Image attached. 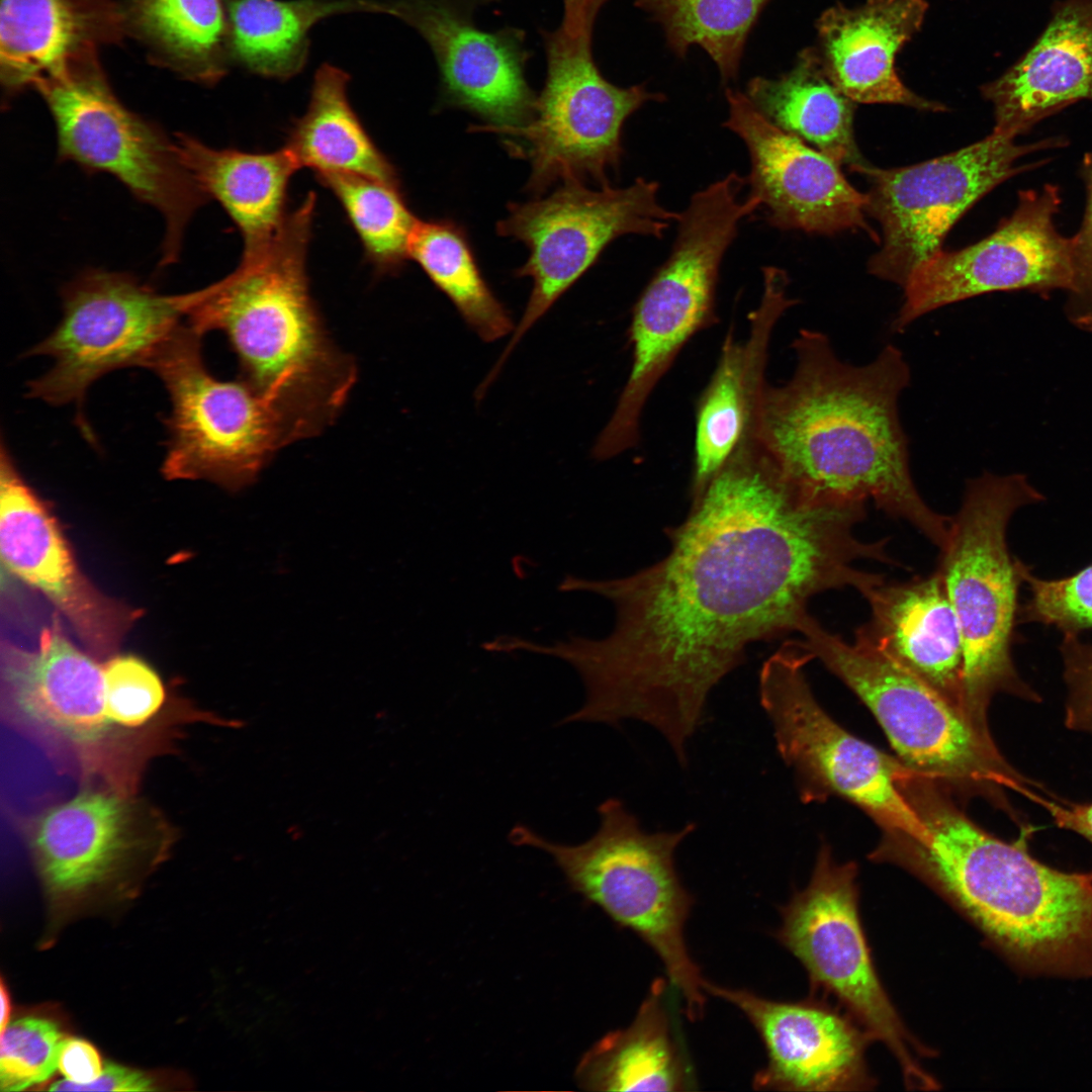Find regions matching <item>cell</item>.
<instances>
[{
    "instance_id": "cell-1",
    "label": "cell",
    "mask_w": 1092,
    "mask_h": 1092,
    "mask_svg": "<svg viewBox=\"0 0 1092 1092\" xmlns=\"http://www.w3.org/2000/svg\"><path fill=\"white\" fill-rule=\"evenodd\" d=\"M864 502L813 499L794 486L751 438L668 528V553L630 575L585 582L613 602L615 627L574 648L586 699L582 722L636 720L655 729L681 766L712 690L753 642L801 634L815 595L882 575L858 560L890 564L887 539L854 527Z\"/></svg>"
},
{
    "instance_id": "cell-2",
    "label": "cell",
    "mask_w": 1092,
    "mask_h": 1092,
    "mask_svg": "<svg viewBox=\"0 0 1092 1092\" xmlns=\"http://www.w3.org/2000/svg\"><path fill=\"white\" fill-rule=\"evenodd\" d=\"M796 365L781 385L767 382L749 433L785 477L807 496L872 499L942 549L950 518L933 511L912 479L899 399L911 374L903 353L885 346L864 365L842 361L822 332L802 329Z\"/></svg>"
},
{
    "instance_id": "cell-3",
    "label": "cell",
    "mask_w": 1092,
    "mask_h": 1092,
    "mask_svg": "<svg viewBox=\"0 0 1092 1092\" xmlns=\"http://www.w3.org/2000/svg\"><path fill=\"white\" fill-rule=\"evenodd\" d=\"M905 797L926 838L886 834L875 848L928 885L1011 963L1027 971L1092 976V877L1051 868L1029 852L1031 831L1007 842L987 832L952 794L915 778Z\"/></svg>"
},
{
    "instance_id": "cell-4",
    "label": "cell",
    "mask_w": 1092,
    "mask_h": 1092,
    "mask_svg": "<svg viewBox=\"0 0 1092 1092\" xmlns=\"http://www.w3.org/2000/svg\"><path fill=\"white\" fill-rule=\"evenodd\" d=\"M316 196L309 192L276 235L243 252L238 267L205 287L187 323L222 333L239 378L289 423L298 441L338 419L357 381L352 356L332 340L309 288L307 254Z\"/></svg>"
},
{
    "instance_id": "cell-5",
    "label": "cell",
    "mask_w": 1092,
    "mask_h": 1092,
    "mask_svg": "<svg viewBox=\"0 0 1092 1092\" xmlns=\"http://www.w3.org/2000/svg\"><path fill=\"white\" fill-rule=\"evenodd\" d=\"M1043 500L1042 492L1021 473L986 471L971 478L940 550L936 571L963 640L965 708L973 723L985 731H989L988 707L997 694L1039 701L1013 660L1026 563L1011 554L1007 530L1018 510Z\"/></svg>"
},
{
    "instance_id": "cell-6",
    "label": "cell",
    "mask_w": 1092,
    "mask_h": 1092,
    "mask_svg": "<svg viewBox=\"0 0 1092 1092\" xmlns=\"http://www.w3.org/2000/svg\"><path fill=\"white\" fill-rule=\"evenodd\" d=\"M598 812L600 826L582 843H557L525 825L511 830L510 841L552 856L572 890L644 940L681 996L688 1018L701 1019L706 980L685 939L694 898L682 885L674 861L677 847L696 825L648 832L617 798L604 801Z\"/></svg>"
},
{
    "instance_id": "cell-7",
    "label": "cell",
    "mask_w": 1092,
    "mask_h": 1092,
    "mask_svg": "<svg viewBox=\"0 0 1092 1092\" xmlns=\"http://www.w3.org/2000/svg\"><path fill=\"white\" fill-rule=\"evenodd\" d=\"M803 646L870 709L898 759L952 795L982 797L1012 812L1006 791L1037 789L1002 756L990 732L978 728L935 690L867 641L851 643L814 617Z\"/></svg>"
},
{
    "instance_id": "cell-8",
    "label": "cell",
    "mask_w": 1092,
    "mask_h": 1092,
    "mask_svg": "<svg viewBox=\"0 0 1092 1092\" xmlns=\"http://www.w3.org/2000/svg\"><path fill=\"white\" fill-rule=\"evenodd\" d=\"M751 204L725 182L696 192L678 213L671 252L634 305L629 329L632 366L593 455L610 459L633 448L643 408L685 345L716 322L720 265Z\"/></svg>"
},
{
    "instance_id": "cell-9",
    "label": "cell",
    "mask_w": 1092,
    "mask_h": 1092,
    "mask_svg": "<svg viewBox=\"0 0 1092 1092\" xmlns=\"http://www.w3.org/2000/svg\"><path fill=\"white\" fill-rule=\"evenodd\" d=\"M9 717L81 777L134 793L146 763L166 745L160 737L120 729L110 718L103 664L76 647L58 619L38 645L2 648Z\"/></svg>"
},
{
    "instance_id": "cell-10",
    "label": "cell",
    "mask_w": 1092,
    "mask_h": 1092,
    "mask_svg": "<svg viewBox=\"0 0 1092 1092\" xmlns=\"http://www.w3.org/2000/svg\"><path fill=\"white\" fill-rule=\"evenodd\" d=\"M857 866L819 849L808 885L781 907L777 939L808 973L811 995L832 996L897 1061L909 1090L940 1083L921 1061L937 1055L904 1024L878 975L859 914Z\"/></svg>"
},
{
    "instance_id": "cell-11",
    "label": "cell",
    "mask_w": 1092,
    "mask_h": 1092,
    "mask_svg": "<svg viewBox=\"0 0 1092 1092\" xmlns=\"http://www.w3.org/2000/svg\"><path fill=\"white\" fill-rule=\"evenodd\" d=\"M202 337L184 321L143 364L163 382L171 403L162 474L237 491L298 440L287 420L247 383L208 371Z\"/></svg>"
},
{
    "instance_id": "cell-12",
    "label": "cell",
    "mask_w": 1092,
    "mask_h": 1092,
    "mask_svg": "<svg viewBox=\"0 0 1092 1092\" xmlns=\"http://www.w3.org/2000/svg\"><path fill=\"white\" fill-rule=\"evenodd\" d=\"M57 130L59 157L119 180L165 222L162 264L179 257L186 226L209 198L183 165L175 140L127 109L97 63L40 81Z\"/></svg>"
},
{
    "instance_id": "cell-13",
    "label": "cell",
    "mask_w": 1092,
    "mask_h": 1092,
    "mask_svg": "<svg viewBox=\"0 0 1092 1092\" xmlns=\"http://www.w3.org/2000/svg\"><path fill=\"white\" fill-rule=\"evenodd\" d=\"M813 655L788 641L762 664L758 691L778 752L805 803L841 797L882 828L916 839L926 830L898 787L902 762L837 724L816 700L804 668Z\"/></svg>"
},
{
    "instance_id": "cell-14",
    "label": "cell",
    "mask_w": 1092,
    "mask_h": 1092,
    "mask_svg": "<svg viewBox=\"0 0 1092 1092\" xmlns=\"http://www.w3.org/2000/svg\"><path fill=\"white\" fill-rule=\"evenodd\" d=\"M594 25L544 32L547 77L530 121L520 126H471L510 136L506 145L532 167L528 188L541 192L557 180L590 177L603 185L623 155L625 120L661 94L643 85L621 88L606 80L592 54Z\"/></svg>"
},
{
    "instance_id": "cell-15",
    "label": "cell",
    "mask_w": 1092,
    "mask_h": 1092,
    "mask_svg": "<svg viewBox=\"0 0 1092 1092\" xmlns=\"http://www.w3.org/2000/svg\"><path fill=\"white\" fill-rule=\"evenodd\" d=\"M1063 138L1018 145L992 131L956 152L919 164L882 169L868 162L849 168L870 185L866 212L882 229V246L869 272L902 288L912 273L941 251L945 236L978 200L1007 179L1043 161L1019 165L1034 152L1061 148Z\"/></svg>"
},
{
    "instance_id": "cell-16",
    "label": "cell",
    "mask_w": 1092,
    "mask_h": 1092,
    "mask_svg": "<svg viewBox=\"0 0 1092 1092\" xmlns=\"http://www.w3.org/2000/svg\"><path fill=\"white\" fill-rule=\"evenodd\" d=\"M204 291L163 294L126 273L87 270L66 285L56 329L26 353L53 360L48 372L29 382L28 395L80 410L101 376L143 366Z\"/></svg>"
},
{
    "instance_id": "cell-17",
    "label": "cell",
    "mask_w": 1092,
    "mask_h": 1092,
    "mask_svg": "<svg viewBox=\"0 0 1092 1092\" xmlns=\"http://www.w3.org/2000/svg\"><path fill=\"white\" fill-rule=\"evenodd\" d=\"M659 185L637 178L624 188L609 184L588 189L568 180L552 194L513 203L496 230L529 248L528 261L517 270L533 288L525 311L504 352L483 380L488 387L516 345L553 303L598 260L604 249L624 235L661 238L678 213L659 201Z\"/></svg>"
},
{
    "instance_id": "cell-18",
    "label": "cell",
    "mask_w": 1092,
    "mask_h": 1092,
    "mask_svg": "<svg viewBox=\"0 0 1092 1092\" xmlns=\"http://www.w3.org/2000/svg\"><path fill=\"white\" fill-rule=\"evenodd\" d=\"M1061 202L1056 185L1020 191L1015 209L992 234L958 251L941 250L921 264L903 287L892 330L902 332L935 309L985 293L1070 291L1072 240L1055 224Z\"/></svg>"
},
{
    "instance_id": "cell-19",
    "label": "cell",
    "mask_w": 1092,
    "mask_h": 1092,
    "mask_svg": "<svg viewBox=\"0 0 1092 1092\" xmlns=\"http://www.w3.org/2000/svg\"><path fill=\"white\" fill-rule=\"evenodd\" d=\"M0 551L15 577L41 593L94 656H107L142 616L99 590L81 570L49 505L18 471L4 442L0 457Z\"/></svg>"
},
{
    "instance_id": "cell-20",
    "label": "cell",
    "mask_w": 1092,
    "mask_h": 1092,
    "mask_svg": "<svg viewBox=\"0 0 1092 1092\" xmlns=\"http://www.w3.org/2000/svg\"><path fill=\"white\" fill-rule=\"evenodd\" d=\"M726 99L724 125L746 146L745 181L770 225L818 235L863 231L879 241L866 220L867 194L850 185L839 165L775 125L746 94L728 88Z\"/></svg>"
},
{
    "instance_id": "cell-21",
    "label": "cell",
    "mask_w": 1092,
    "mask_h": 1092,
    "mask_svg": "<svg viewBox=\"0 0 1092 1092\" xmlns=\"http://www.w3.org/2000/svg\"><path fill=\"white\" fill-rule=\"evenodd\" d=\"M173 835L147 803L102 786L50 806L27 826V841L46 883L70 895L109 881L136 857L160 856Z\"/></svg>"
},
{
    "instance_id": "cell-22",
    "label": "cell",
    "mask_w": 1092,
    "mask_h": 1092,
    "mask_svg": "<svg viewBox=\"0 0 1092 1092\" xmlns=\"http://www.w3.org/2000/svg\"><path fill=\"white\" fill-rule=\"evenodd\" d=\"M705 990L736 1006L761 1037L767 1063L755 1074L754 1089L870 1091L877 1085L866 1058L872 1039L824 998L775 1001L708 981Z\"/></svg>"
},
{
    "instance_id": "cell-23",
    "label": "cell",
    "mask_w": 1092,
    "mask_h": 1092,
    "mask_svg": "<svg viewBox=\"0 0 1092 1092\" xmlns=\"http://www.w3.org/2000/svg\"><path fill=\"white\" fill-rule=\"evenodd\" d=\"M390 14L414 26L432 49L447 103L475 113L494 127L531 120L537 97L525 78L529 54L524 33L478 29L447 4L413 1L390 6Z\"/></svg>"
},
{
    "instance_id": "cell-24",
    "label": "cell",
    "mask_w": 1092,
    "mask_h": 1092,
    "mask_svg": "<svg viewBox=\"0 0 1092 1092\" xmlns=\"http://www.w3.org/2000/svg\"><path fill=\"white\" fill-rule=\"evenodd\" d=\"M994 132L1016 138L1082 100L1092 102V0H1061L1033 44L982 87Z\"/></svg>"
},
{
    "instance_id": "cell-25",
    "label": "cell",
    "mask_w": 1092,
    "mask_h": 1092,
    "mask_svg": "<svg viewBox=\"0 0 1092 1092\" xmlns=\"http://www.w3.org/2000/svg\"><path fill=\"white\" fill-rule=\"evenodd\" d=\"M788 276L777 267L763 269V292L749 315V333L738 341L727 333L712 378L696 410L694 474L691 493L704 487L749 433L756 398L765 384L772 331L797 301L787 292Z\"/></svg>"
},
{
    "instance_id": "cell-26",
    "label": "cell",
    "mask_w": 1092,
    "mask_h": 1092,
    "mask_svg": "<svg viewBox=\"0 0 1092 1092\" xmlns=\"http://www.w3.org/2000/svg\"><path fill=\"white\" fill-rule=\"evenodd\" d=\"M861 596L870 605L871 617L855 631V637L875 646L969 717L964 702L962 634L941 575L935 571L903 582L884 579Z\"/></svg>"
},
{
    "instance_id": "cell-27",
    "label": "cell",
    "mask_w": 1092,
    "mask_h": 1092,
    "mask_svg": "<svg viewBox=\"0 0 1092 1092\" xmlns=\"http://www.w3.org/2000/svg\"><path fill=\"white\" fill-rule=\"evenodd\" d=\"M126 31L114 0H0V73L8 93L98 62Z\"/></svg>"
},
{
    "instance_id": "cell-28",
    "label": "cell",
    "mask_w": 1092,
    "mask_h": 1092,
    "mask_svg": "<svg viewBox=\"0 0 1092 1092\" xmlns=\"http://www.w3.org/2000/svg\"><path fill=\"white\" fill-rule=\"evenodd\" d=\"M924 0H869L855 8L834 6L817 22L824 68L836 87L853 102L894 103L920 110L944 111L907 88L895 70V57L919 30Z\"/></svg>"
},
{
    "instance_id": "cell-29",
    "label": "cell",
    "mask_w": 1092,
    "mask_h": 1092,
    "mask_svg": "<svg viewBox=\"0 0 1092 1092\" xmlns=\"http://www.w3.org/2000/svg\"><path fill=\"white\" fill-rule=\"evenodd\" d=\"M175 144L200 189L235 222L244 251L257 249L276 235L289 212L290 180L300 169L285 146L266 153L217 150L186 133H178Z\"/></svg>"
},
{
    "instance_id": "cell-30",
    "label": "cell",
    "mask_w": 1092,
    "mask_h": 1092,
    "mask_svg": "<svg viewBox=\"0 0 1092 1092\" xmlns=\"http://www.w3.org/2000/svg\"><path fill=\"white\" fill-rule=\"evenodd\" d=\"M665 981H653L632 1023L595 1043L576 1069L592 1091H685L690 1077L671 1034L664 1003Z\"/></svg>"
},
{
    "instance_id": "cell-31",
    "label": "cell",
    "mask_w": 1092,
    "mask_h": 1092,
    "mask_svg": "<svg viewBox=\"0 0 1092 1092\" xmlns=\"http://www.w3.org/2000/svg\"><path fill=\"white\" fill-rule=\"evenodd\" d=\"M747 97L775 125L849 168L867 163L853 134L854 103L829 78L818 52L804 50L776 79L755 77Z\"/></svg>"
},
{
    "instance_id": "cell-32",
    "label": "cell",
    "mask_w": 1092,
    "mask_h": 1092,
    "mask_svg": "<svg viewBox=\"0 0 1092 1092\" xmlns=\"http://www.w3.org/2000/svg\"><path fill=\"white\" fill-rule=\"evenodd\" d=\"M347 85L345 72L324 65L315 74L307 110L292 125L285 147L300 169L316 176L350 174L400 183L395 167L352 108Z\"/></svg>"
},
{
    "instance_id": "cell-33",
    "label": "cell",
    "mask_w": 1092,
    "mask_h": 1092,
    "mask_svg": "<svg viewBox=\"0 0 1092 1092\" xmlns=\"http://www.w3.org/2000/svg\"><path fill=\"white\" fill-rule=\"evenodd\" d=\"M386 7L369 2L320 0H232L230 41L234 55L249 70L285 79L298 73L307 56V34L318 20L344 11Z\"/></svg>"
},
{
    "instance_id": "cell-34",
    "label": "cell",
    "mask_w": 1092,
    "mask_h": 1092,
    "mask_svg": "<svg viewBox=\"0 0 1092 1092\" xmlns=\"http://www.w3.org/2000/svg\"><path fill=\"white\" fill-rule=\"evenodd\" d=\"M126 29L162 64L202 83L223 74L225 17L220 0H130Z\"/></svg>"
},
{
    "instance_id": "cell-35",
    "label": "cell",
    "mask_w": 1092,
    "mask_h": 1092,
    "mask_svg": "<svg viewBox=\"0 0 1092 1092\" xmlns=\"http://www.w3.org/2000/svg\"><path fill=\"white\" fill-rule=\"evenodd\" d=\"M408 255L481 340L494 342L514 332L508 310L483 279L466 234L455 222L419 219Z\"/></svg>"
},
{
    "instance_id": "cell-36",
    "label": "cell",
    "mask_w": 1092,
    "mask_h": 1092,
    "mask_svg": "<svg viewBox=\"0 0 1092 1092\" xmlns=\"http://www.w3.org/2000/svg\"><path fill=\"white\" fill-rule=\"evenodd\" d=\"M316 178L339 201L375 272H398L410 258V242L419 221L404 199L400 183L350 174Z\"/></svg>"
},
{
    "instance_id": "cell-37",
    "label": "cell",
    "mask_w": 1092,
    "mask_h": 1092,
    "mask_svg": "<svg viewBox=\"0 0 1092 1092\" xmlns=\"http://www.w3.org/2000/svg\"><path fill=\"white\" fill-rule=\"evenodd\" d=\"M768 0H636L663 27L680 57L698 44L717 65L724 81L738 73L747 34Z\"/></svg>"
},
{
    "instance_id": "cell-38",
    "label": "cell",
    "mask_w": 1092,
    "mask_h": 1092,
    "mask_svg": "<svg viewBox=\"0 0 1092 1092\" xmlns=\"http://www.w3.org/2000/svg\"><path fill=\"white\" fill-rule=\"evenodd\" d=\"M107 708L122 730L168 739L174 722L170 700L157 671L142 658L113 655L103 663Z\"/></svg>"
},
{
    "instance_id": "cell-39",
    "label": "cell",
    "mask_w": 1092,
    "mask_h": 1092,
    "mask_svg": "<svg viewBox=\"0 0 1092 1092\" xmlns=\"http://www.w3.org/2000/svg\"><path fill=\"white\" fill-rule=\"evenodd\" d=\"M1027 599L1020 604L1018 624L1054 627L1062 636L1092 630V563L1060 578H1042L1025 565Z\"/></svg>"
},
{
    "instance_id": "cell-40",
    "label": "cell",
    "mask_w": 1092,
    "mask_h": 1092,
    "mask_svg": "<svg viewBox=\"0 0 1092 1092\" xmlns=\"http://www.w3.org/2000/svg\"><path fill=\"white\" fill-rule=\"evenodd\" d=\"M64 1037L58 1025L23 1017L1 1031L0 1089L21 1091L49 1080L58 1069Z\"/></svg>"
},
{
    "instance_id": "cell-41",
    "label": "cell",
    "mask_w": 1092,
    "mask_h": 1092,
    "mask_svg": "<svg viewBox=\"0 0 1092 1092\" xmlns=\"http://www.w3.org/2000/svg\"><path fill=\"white\" fill-rule=\"evenodd\" d=\"M1080 175L1086 203L1081 225L1071 238L1074 281L1068 291L1066 313L1077 327L1092 331V153L1084 155Z\"/></svg>"
},
{
    "instance_id": "cell-42",
    "label": "cell",
    "mask_w": 1092,
    "mask_h": 1092,
    "mask_svg": "<svg viewBox=\"0 0 1092 1092\" xmlns=\"http://www.w3.org/2000/svg\"><path fill=\"white\" fill-rule=\"evenodd\" d=\"M1068 691L1065 723L1069 729L1092 733V643L1081 636H1062L1059 645Z\"/></svg>"
},
{
    "instance_id": "cell-43",
    "label": "cell",
    "mask_w": 1092,
    "mask_h": 1092,
    "mask_svg": "<svg viewBox=\"0 0 1092 1092\" xmlns=\"http://www.w3.org/2000/svg\"><path fill=\"white\" fill-rule=\"evenodd\" d=\"M101 1057L90 1042L77 1037L63 1040L58 1069L66 1080L84 1085L96 1080L103 1071Z\"/></svg>"
},
{
    "instance_id": "cell-44",
    "label": "cell",
    "mask_w": 1092,
    "mask_h": 1092,
    "mask_svg": "<svg viewBox=\"0 0 1092 1092\" xmlns=\"http://www.w3.org/2000/svg\"><path fill=\"white\" fill-rule=\"evenodd\" d=\"M51 1091H153V1080L146 1074L114 1063H107L101 1075L93 1082L75 1085L66 1080H59Z\"/></svg>"
},
{
    "instance_id": "cell-45",
    "label": "cell",
    "mask_w": 1092,
    "mask_h": 1092,
    "mask_svg": "<svg viewBox=\"0 0 1092 1092\" xmlns=\"http://www.w3.org/2000/svg\"><path fill=\"white\" fill-rule=\"evenodd\" d=\"M1033 802L1043 807L1060 827L1074 831L1092 843V803L1076 804L1036 794ZM1092 877V872L1089 873Z\"/></svg>"
},
{
    "instance_id": "cell-46",
    "label": "cell",
    "mask_w": 1092,
    "mask_h": 1092,
    "mask_svg": "<svg viewBox=\"0 0 1092 1092\" xmlns=\"http://www.w3.org/2000/svg\"><path fill=\"white\" fill-rule=\"evenodd\" d=\"M607 0H563L564 14L561 24L573 27L588 20H595L600 8Z\"/></svg>"
},
{
    "instance_id": "cell-47",
    "label": "cell",
    "mask_w": 1092,
    "mask_h": 1092,
    "mask_svg": "<svg viewBox=\"0 0 1092 1092\" xmlns=\"http://www.w3.org/2000/svg\"><path fill=\"white\" fill-rule=\"evenodd\" d=\"M0 994H1L0 995V997H1V1018H0L1 1023H0V1029H1V1031H3L6 1028V1026L8 1025V1023H9L10 1008H11L9 993H8V990L6 989V986H5L3 981H1Z\"/></svg>"
},
{
    "instance_id": "cell-48",
    "label": "cell",
    "mask_w": 1092,
    "mask_h": 1092,
    "mask_svg": "<svg viewBox=\"0 0 1092 1092\" xmlns=\"http://www.w3.org/2000/svg\"><path fill=\"white\" fill-rule=\"evenodd\" d=\"M477 1H492V0H477Z\"/></svg>"
}]
</instances>
